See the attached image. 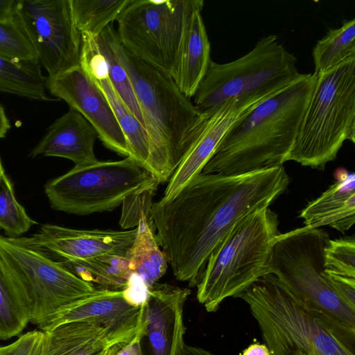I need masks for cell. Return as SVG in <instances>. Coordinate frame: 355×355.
<instances>
[{"mask_svg":"<svg viewBox=\"0 0 355 355\" xmlns=\"http://www.w3.org/2000/svg\"><path fill=\"white\" fill-rule=\"evenodd\" d=\"M289 182L283 165L235 175L201 173L171 198L153 203L157 240L175 278L196 286L228 232L245 216L268 207Z\"/></svg>","mask_w":355,"mask_h":355,"instance_id":"6da1fadb","label":"cell"},{"mask_svg":"<svg viewBox=\"0 0 355 355\" xmlns=\"http://www.w3.org/2000/svg\"><path fill=\"white\" fill-rule=\"evenodd\" d=\"M126 71L147 135V171L159 182L169 180L198 131L205 112L180 90L167 73L128 52L112 24L102 32Z\"/></svg>","mask_w":355,"mask_h":355,"instance_id":"7a4b0ae2","label":"cell"},{"mask_svg":"<svg viewBox=\"0 0 355 355\" xmlns=\"http://www.w3.org/2000/svg\"><path fill=\"white\" fill-rule=\"evenodd\" d=\"M316 78L313 73H301L238 119L202 173L235 175L283 165L295 141Z\"/></svg>","mask_w":355,"mask_h":355,"instance_id":"3957f363","label":"cell"},{"mask_svg":"<svg viewBox=\"0 0 355 355\" xmlns=\"http://www.w3.org/2000/svg\"><path fill=\"white\" fill-rule=\"evenodd\" d=\"M239 297L270 355H355V327L308 306L267 275Z\"/></svg>","mask_w":355,"mask_h":355,"instance_id":"277c9868","label":"cell"},{"mask_svg":"<svg viewBox=\"0 0 355 355\" xmlns=\"http://www.w3.org/2000/svg\"><path fill=\"white\" fill-rule=\"evenodd\" d=\"M277 215L268 207L245 216L210 254L197 286V300L216 312L227 297H239L268 275L277 237Z\"/></svg>","mask_w":355,"mask_h":355,"instance_id":"5b68a950","label":"cell"},{"mask_svg":"<svg viewBox=\"0 0 355 355\" xmlns=\"http://www.w3.org/2000/svg\"><path fill=\"white\" fill-rule=\"evenodd\" d=\"M316 77L288 161L323 170L346 140L355 142V60Z\"/></svg>","mask_w":355,"mask_h":355,"instance_id":"8992f818","label":"cell"},{"mask_svg":"<svg viewBox=\"0 0 355 355\" xmlns=\"http://www.w3.org/2000/svg\"><path fill=\"white\" fill-rule=\"evenodd\" d=\"M0 259L30 322L40 331L58 314L96 290L21 237L0 235Z\"/></svg>","mask_w":355,"mask_h":355,"instance_id":"52a82bcc","label":"cell"},{"mask_svg":"<svg viewBox=\"0 0 355 355\" xmlns=\"http://www.w3.org/2000/svg\"><path fill=\"white\" fill-rule=\"evenodd\" d=\"M296 62L277 35L263 37L237 60L223 64L211 60L193 104L205 111L231 100L283 89L301 74Z\"/></svg>","mask_w":355,"mask_h":355,"instance_id":"ba28073f","label":"cell"},{"mask_svg":"<svg viewBox=\"0 0 355 355\" xmlns=\"http://www.w3.org/2000/svg\"><path fill=\"white\" fill-rule=\"evenodd\" d=\"M330 239L323 230L305 227L280 234L268 262V275L308 306L355 327V309L335 292L324 275V249Z\"/></svg>","mask_w":355,"mask_h":355,"instance_id":"9c48e42d","label":"cell"},{"mask_svg":"<svg viewBox=\"0 0 355 355\" xmlns=\"http://www.w3.org/2000/svg\"><path fill=\"white\" fill-rule=\"evenodd\" d=\"M159 182L130 157L74 166L49 181L44 192L55 210L78 215L110 211L129 196L157 190Z\"/></svg>","mask_w":355,"mask_h":355,"instance_id":"30bf717a","label":"cell"},{"mask_svg":"<svg viewBox=\"0 0 355 355\" xmlns=\"http://www.w3.org/2000/svg\"><path fill=\"white\" fill-rule=\"evenodd\" d=\"M202 0H130L116 19V35L130 54L171 77L189 19Z\"/></svg>","mask_w":355,"mask_h":355,"instance_id":"8fae6325","label":"cell"},{"mask_svg":"<svg viewBox=\"0 0 355 355\" xmlns=\"http://www.w3.org/2000/svg\"><path fill=\"white\" fill-rule=\"evenodd\" d=\"M15 17L48 77L80 65L82 35L75 24L70 0H17Z\"/></svg>","mask_w":355,"mask_h":355,"instance_id":"7c38bea8","label":"cell"},{"mask_svg":"<svg viewBox=\"0 0 355 355\" xmlns=\"http://www.w3.org/2000/svg\"><path fill=\"white\" fill-rule=\"evenodd\" d=\"M46 87L58 100L79 112L108 149L129 157L125 137L109 101L80 65L55 77H46Z\"/></svg>","mask_w":355,"mask_h":355,"instance_id":"4fadbf2b","label":"cell"},{"mask_svg":"<svg viewBox=\"0 0 355 355\" xmlns=\"http://www.w3.org/2000/svg\"><path fill=\"white\" fill-rule=\"evenodd\" d=\"M284 89L231 100L205 110V119L170 178L162 199L166 200L171 198L202 173L204 166L232 124L259 103Z\"/></svg>","mask_w":355,"mask_h":355,"instance_id":"5bb4252c","label":"cell"},{"mask_svg":"<svg viewBox=\"0 0 355 355\" xmlns=\"http://www.w3.org/2000/svg\"><path fill=\"white\" fill-rule=\"evenodd\" d=\"M137 233L132 230H76L42 225L31 237H21L27 244L49 257L77 260L105 254H125Z\"/></svg>","mask_w":355,"mask_h":355,"instance_id":"9a60e30c","label":"cell"},{"mask_svg":"<svg viewBox=\"0 0 355 355\" xmlns=\"http://www.w3.org/2000/svg\"><path fill=\"white\" fill-rule=\"evenodd\" d=\"M144 303L132 304L122 290L96 288L90 296L58 314L42 331L67 322L87 321L101 325L119 344L125 345L142 327Z\"/></svg>","mask_w":355,"mask_h":355,"instance_id":"2e32d148","label":"cell"},{"mask_svg":"<svg viewBox=\"0 0 355 355\" xmlns=\"http://www.w3.org/2000/svg\"><path fill=\"white\" fill-rule=\"evenodd\" d=\"M189 288L155 283L149 287L144 303L143 320L145 336L152 355H180L184 345L183 322Z\"/></svg>","mask_w":355,"mask_h":355,"instance_id":"e0dca14e","label":"cell"},{"mask_svg":"<svg viewBox=\"0 0 355 355\" xmlns=\"http://www.w3.org/2000/svg\"><path fill=\"white\" fill-rule=\"evenodd\" d=\"M80 65L109 101L125 137L130 151L129 157L146 170L149 148L145 129L111 83L105 60L95 37L88 35L82 37Z\"/></svg>","mask_w":355,"mask_h":355,"instance_id":"ac0fdd59","label":"cell"},{"mask_svg":"<svg viewBox=\"0 0 355 355\" xmlns=\"http://www.w3.org/2000/svg\"><path fill=\"white\" fill-rule=\"evenodd\" d=\"M97 138L92 125L79 112L69 107L48 128L30 155L63 157L72 161L75 166L91 164L98 161L94 150Z\"/></svg>","mask_w":355,"mask_h":355,"instance_id":"d6986e66","label":"cell"},{"mask_svg":"<svg viewBox=\"0 0 355 355\" xmlns=\"http://www.w3.org/2000/svg\"><path fill=\"white\" fill-rule=\"evenodd\" d=\"M335 177L336 181L302 210L300 217L305 227L328 225L345 234L354 225L355 175L341 168Z\"/></svg>","mask_w":355,"mask_h":355,"instance_id":"ffe728a7","label":"cell"},{"mask_svg":"<svg viewBox=\"0 0 355 355\" xmlns=\"http://www.w3.org/2000/svg\"><path fill=\"white\" fill-rule=\"evenodd\" d=\"M40 355H103L119 344L101 325L71 321L43 331Z\"/></svg>","mask_w":355,"mask_h":355,"instance_id":"44dd1931","label":"cell"},{"mask_svg":"<svg viewBox=\"0 0 355 355\" xmlns=\"http://www.w3.org/2000/svg\"><path fill=\"white\" fill-rule=\"evenodd\" d=\"M192 13L185 31L173 79L187 98L193 97L211 61V46L201 15Z\"/></svg>","mask_w":355,"mask_h":355,"instance_id":"7402d4cb","label":"cell"},{"mask_svg":"<svg viewBox=\"0 0 355 355\" xmlns=\"http://www.w3.org/2000/svg\"><path fill=\"white\" fill-rule=\"evenodd\" d=\"M159 246L155 230L149 225L146 215H143L125 257L130 270L139 275L148 287L156 283L167 269L166 255Z\"/></svg>","mask_w":355,"mask_h":355,"instance_id":"603a6c76","label":"cell"},{"mask_svg":"<svg viewBox=\"0 0 355 355\" xmlns=\"http://www.w3.org/2000/svg\"><path fill=\"white\" fill-rule=\"evenodd\" d=\"M85 282L104 289L123 288L132 272L125 254H105L92 258L57 261Z\"/></svg>","mask_w":355,"mask_h":355,"instance_id":"cb8c5ba5","label":"cell"},{"mask_svg":"<svg viewBox=\"0 0 355 355\" xmlns=\"http://www.w3.org/2000/svg\"><path fill=\"white\" fill-rule=\"evenodd\" d=\"M46 77L38 61L17 62L0 56V92L37 101H57L47 95Z\"/></svg>","mask_w":355,"mask_h":355,"instance_id":"d4e9b609","label":"cell"},{"mask_svg":"<svg viewBox=\"0 0 355 355\" xmlns=\"http://www.w3.org/2000/svg\"><path fill=\"white\" fill-rule=\"evenodd\" d=\"M312 55L315 76L355 60V19L345 20L339 28L329 30L316 42Z\"/></svg>","mask_w":355,"mask_h":355,"instance_id":"484cf974","label":"cell"},{"mask_svg":"<svg viewBox=\"0 0 355 355\" xmlns=\"http://www.w3.org/2000/svg\"><path fill=\"white\" fill-rule=\"evenodd\" d=\"M75 24L81 35L96 37L116 21L130 0H70Z\"/></svg>","mask_w":355,"mask_h":355,"instance_id":"4316f807","label":"cell"},{"mask_svg":"<svg viewBox=\"0 0 355 355\" xmlns=\"http://www.w3.org/2000/svg\"><path fill=\"white\" fill-rule=\"evenodd\" d=\"M29 322L26 311L0 259V340L18 336Z\"/></svg>","mask_w":355,"mask_h":355,"instance_id":"83f0119b","label":"cell"},{"mask_svg":"<svg viewBox=\"0 0 355 355\" xmlns=\"http://www.w3.org/2000/svg\"><path fill=\"white\" fill-rule=\"evenodd\" d=\"M36 223L17 202L11 181L3 173L0 176V230L8 237L17 238Z\"/></svg>","mask_w":355,"mask_h":355,"instance_id":"f1b7e54d","label":"cell"},{"mask_svg":"<svg viewBox=\"0 0 355 355\" xmlns=\"http://www.w3.org/2000/svg\"><path fill=\"white\" fill-rule=\"evenodd\" d=\"M95 38L98 49L105 60L108 78L111 83L144 126L141 113L126 71L118 62L103 33Z\"/></svg>","mask_w":355,"mask_h":355,"instance_id":"f546056e","label":"cell"},{"mask_svg":"<svg viewBox=\"0 0 355 355\" xmlns=\"http://www.w3.org/2000/svg\"><path fill=\"white\" fill-rule=\"evenodd\" d=\"M0 56L17 62L38 61L33 46L15 17L0 21Z\"/></svg>","mask_w":355,"mask_h":355,"instance_id":"4dcf8cb0","label":"cell"},{"mask_svg":"<svg viewBox=\"0 0 355 355\" xmlns=\"http://www.w3.org/2000/svg\"><path fill=\"white\" fill-rule=\"evenodd\" d=\"M324 272L355 278V240L354 236L329 239L324 249Z\"/></svg>","mask_w":355,"mask_h":355,"instance_id":"1f68e13d","label":"cell"},{"mask_svg":"<svg viewBox=\"0 0 355 355\" xmlns=\"http://www.w3.org/2000/svg\"><path fill=\"white\" fill-rule=\"evenodd\" d=\"M155 191L148 190L132 195L123 202L120 220L122 228L137 226L141 216L146 215L149 225L155 230L151 215L152 198Z\"/></svg>","mask_w":355,"mask_h":355,"instance_id":"d6a6232c","label":"cell"},{"mask_svg":"<svg viewBox=\"0 0 355 355\" xmlns=\"http://www.w3.org/2000/svg\"><path fill=\"white\" fill-rule=\"evenodd\" d=\"M44 333L32 331L21 336L12 343L0 347V355H40Z\"/></svg>","mask_w":355,"mask_h":355,"instance_id":"836d02e7","label":"cell"},{"mask_svg":"<svg viewBox=\"0 0 355 355\" xmlns=\"http://www.w3.org/2000/svg\"><path fill=\"white\" fill-rule=\"evenodd\" d=\"M324 276L338 295L348 305L355 309V278L328 274Z\"/></svg>","mask_w":355,"mask_h":355,"instance_id":"e575fe53","label":"cell"},{"mask_svg":"<svg viewBox=\"0 0 355 355\" xmlns=\"http://www.w3.org/2000/svg\"><path fill=\"white\" fill-rule=\"evenodd\" d=\"M149 287L145 284L142 278L137 274L132 272L122 291L125 298L132 304L141 305L146 300L148 295Z\"/></svg>","mask_w":355,"mask_h":355,"instance_id":"d590c367","label":"cell"},{"mask_svg":"<svg viewBox=\"0 0 355 355\" xmlns=\"http://www.w3.org/2000/svg\"><path fill=\"white\" fill-rule=\"evenodd\" d=\"M145 337V326L142 327L136 336L125 345L121 346L113 355H143L141 342Z\"/></svg>","mask_w":355,"mask_h":355,"instance_id":"8d00e7d4","label":"cell"},{"mask_svg":"<svg viewBox=\"0 0 355 355\" xmlns=\"http://www.w3.org/2000/svg\"><path fill=\"white\" fill-rule=\"evenodd\" d=\"M17 2V0H0V21L14 19Z\"/></svg>","mask_w":355,"mask_h":355,"instance_id":"74e56055","label":"cell"},{"mask_svg":"<svg viewBox=\"0 0 355 355\" xmlns=\"http://www.w3.org/2000/svg\"><path fill=\"white\" fill-rule=\"evenodd\" d=\"M241 355H270V354L265 344L255 343L245 348Z\"/></svg>","mask_w":355,"mask_h":355,"instance_id":"f35d334b","label":"cell"},{"mask_svg":"<svg viewBox=\"0 0 355 355\" xmlns=\"http://www.w3.org/2000/svg\"><path fill=\"white\" fill-rule=\"evenodd\" d=\"M180 355H215L210 351L202 347L189 345L184 343Z\"/></svg>","mask_w":355,"mask_h":355,"instance_id":"ab89813d","label":"cell"},{"mask_svg":"<svg viewBox=\"0 0 355 355\" xmlns=\"http://www.w3.org/2000/svg\"><path fill=\"white\" fill-rule=\"evenodd\" d=\"M10 128V121L6 114L5 110L0 104V139L6 136Z\"/></svg>","mask_w":355,"mask_h":355,"instance_id":"60d3db41","label":"cell"},{"mask_svg":"<svg viewBox=\"0 0 355 355\" xmlns=\"http://www.w3.org/2000/svg\"><path fill=\"white\" fill-rule=\"evenodd\" d=\"M121 346L123 345H115L107 349L103 355H113Z\"/></svg>","mask_w":355,"mask_h":355,"instance_id":"b9f144b4","label":"cell"},{"mask_svg":"<svg viewBox=\"0 0 355 355\" xmlns=\"http://www.w3.org/2000/svg\"><path fill=\"white\" fill-rule=\"evenodd\" d=\"M5 171H4V169H3V165H2V162H1V158H0V176L4 173Z\"/></svg>","mask_w":355,"mask_h":355,"instance_id":"7bdbcfd3","label":"cell"}]
</instances>
